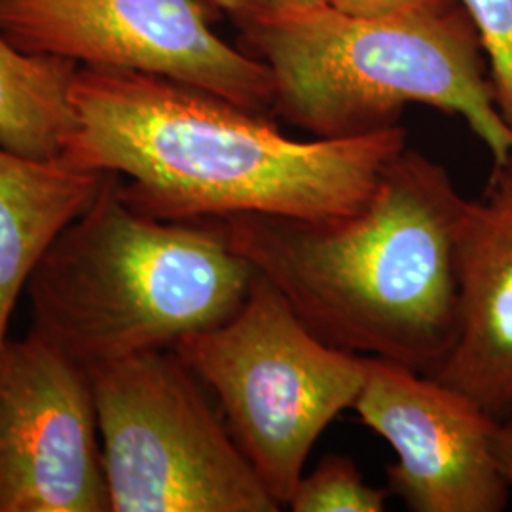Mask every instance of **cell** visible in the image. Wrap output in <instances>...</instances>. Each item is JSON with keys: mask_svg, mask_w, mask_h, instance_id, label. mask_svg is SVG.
I'll return each mask as SVG.
<instances>
[{"mask_svg": "<svg viewBox=\"0 0 512 512\" xmlns=\"http://www.w3.org/2000/svg\"><path fill=\"white\" fill-rule=\"evenodd\" d=\"M76 128L61 158L120 177V194L162 220L359 211L404 147L401 126L300 141L266 114L154 74L78 67Z\"/></svg>", "mask_w": 512, "mask_h": 512, "instance_id": "obj_1", "label": "cell"}, {"mask_svg": "<svg viewBox=\"0 0 512 512\" xmlns=\"http://www.w3.org/2000/svg\"><path fill=\"white\" fill-rule=\"evenodd\" d=\"M465 203L444 165L406 145L368 202L346 217L217 220L323 342L433 376L458 332L456 243Z\"/></svg>", "mask_w": 512, "mask_h": 512, "instance_id": "obj_2", "label": "cell"}, {"mask_svg": "<svg viewBox=\"0 0 512 512\" xmlns=\"http://www.w3.org/2000/svg\"><path fill=\"white\" fill-rule=\"evenodd\" d=\"M253 279L219 220L143 215L107 173L92 205L40 256L25 293L31 332L92 372L228 321Z\"/></svg>", "mask_w": 512, "mask_h": 512, "instance_id": "obj_3", "label": "cell"}, {"mask_svg": "<svg viewBox=\"0 0 512 512\" xmlns=\"http://www.w3.org/2000/svg\"><path fill=\"white\" fill-rule=\"evenodd\" d=\"M241 48L272 74V110L313 139L397 128L423 105L461 116L494 164L512 154L475 25L459 0L395 16L330 4L238 23Z\"/></svg>", "mask_w": 512, "mask_h": 512, "instance_id": "obj_4", "label": "cell"}, {"mask_svg": "<svg viewBox=\"0 0 512 512\" xmlns=\"http://www.w3.org/2000/svg\"><path fill=\"white\" fill-rule=\"evenodd\" d=\"M173 349L217 397L230 433L281 507L315 442L355 406L365 384V357L315 336L258 274L228 321Z\"/></svg>", "mask_w": 512, "mask_h": 512, "instance_id": "obj_5", "label": "cell"}, {"mask_svg": "<svg viewBox=\"0 0 512 512\" xmlns=\"http://www.w3.org/2000/svg\"><path fill=\"white\" fill-rule=\"evenodd\" d=\"M112 512H277L175 349L90 372Z\"/></svg>", "mask_w": 512, "mask_h": 512, "instance_id": "obj_6", "label": "cell"}, {"mask_svg": "<svg viewBox=\"0 0 512 512\" xmlns=\"http://www.w3.org/2000/svg\"><path fill=\"white\" fill-rule=\"evenodd\" d=\"M0 31L29 54L154 74L266 114L268 67L209 23L203 0H0Z\"/></svg>", "mask_w": 512, "mask_h": 512, "instance_id": "obj_7", "label": "cell"}, {"mask_svg": "<svg viewBox=\"0 0 512 512\" xmlns=\"http://www.w3.org/2000/svg\"><path fill=\"white\" fill-rule=\"evenodd\" d=\"M92 376L35 332L0 348V512H112Z\"/></svg>", "mask_w": 512, "mask_h": 512, "instance_id": "obj_8", "label": "cell"}, {"mask_svg": "<svg viewBox=\"0 0 512 512\" xmlns=\"http://www.w3.org/2000/svg\"><path fill=\"white\" fill-rule=\"evenodd\" d=\"M353 410L393 448L387 492L412 512H501L511 486L495 458L497 418L469 395L408 366L365 357Z\"/></svg>", "mask_w": 512, "mask_h": 512, "instance_id": "obj_9", "label": "cell"}, {"mask_svg": "<svg viewBox=\"0 0 512 512\" xmlns=\"http://www.w3.org/2000/svg\"><path fill=\"white\" fill-rule=\"evenodd\" d=\"M456 270L458 332L433 376L501 420L512 410V154L465 203Z\"/></svg>", "mask_w": 512, "mask_h": 512, "instance_id": "obj_10", "label": "cell"}, {"mask_svg": "<svg viewBox=\"0 0 512 512\" xmlns=\"http://www.w3.org/2000/svg\"><path fill=\"white\" fill-rule=\"evenodd\" d=\"M105 177L65 158L37 160L0 147V348L40 256L92 205Z\"/></svg>", "mask_w": 512, "mask_h": 512, "instance_id": "obj_11", "label": "cell"}, {"mask_svg": "<svg viewBox=\"0 0 512 512\" xmlns=\"http://www.w3.org/2000/svg\"><path fill=\"white\" fill-rule=\"evenodd\" d=\"M78 65L29 54L0 31V147L27 158H61L76 128Z\"/></svg>", "mask_w": 512, "mask_h": 512, "instance_id": "obj_12", "label": "cell"}, {"mask_svg": "<svg viewBox=\"0 0 512 512\" xmlns=\"http://www.w3.org/2000/svg\"><path fill=\"white\" fill-rule=\"evenodd\" d=\"M387 495L366 482L353 459L329 454L302 475L287 505L294 512H384Z\"/></svg>", "mask_w": 512, "mask_h": 512, "instance_id": "obj_13", "label": "cell"}, {"mask_svg": "<svg viewBox=\"0 0 512 512\" xmlns=\"http://www.w3.org/2000/svg\"><path fill=\"white\" fill-rule=\"evenodd\" d=\"M475 25L495 107L512 133V0H459Z\"/></svg>", "mask_w": 512, "mask_h": 512, "instance_id": "obj_14", "label": "cell"}, {"mask_svg": "<svg viewBox=\"0 0 512 512\" xmlns=\"http://www.w3.org/2000/svg\"><path fill=\"white\" fill-rule=\"evenodd\" d=\"M209 4L224 12L228 18L234 19L238 25L247 19L262 18L294 8L329 4V0H209Z\"/></svg>", "mask_w": 512, "mask_h": 512, "instance_id": "obj_15", "label": "cell"}, {"mask_svg": "<svg viewBox=\"0 0 512 512\" xmlns=\"http://www.w3.org/2000/svg\"><path fill=\"white\" fill-rule=\"evenodd\" d=\"M448 2L454 0H329L330 6L351 16H395Z\"/></svg>", "mask_w": 512, "mask_h": 512, "instance_id": "obj_16", "label": "cell"}, {"mask_svg": "<svg viewBox=\"0 0 512 512\" xmlns=\"http://www.w3.org/2000/svg\"><path fill=\"white\" fill-rule=\"evenodd\" d=\"M494 446L499 469L507 478L512 490V410L507 416L497 421Z\"/></svg>", "mask_w": 512, "mask_h": 512, "instance_id": "obj_17", "label": "cell"}]
</instances>
